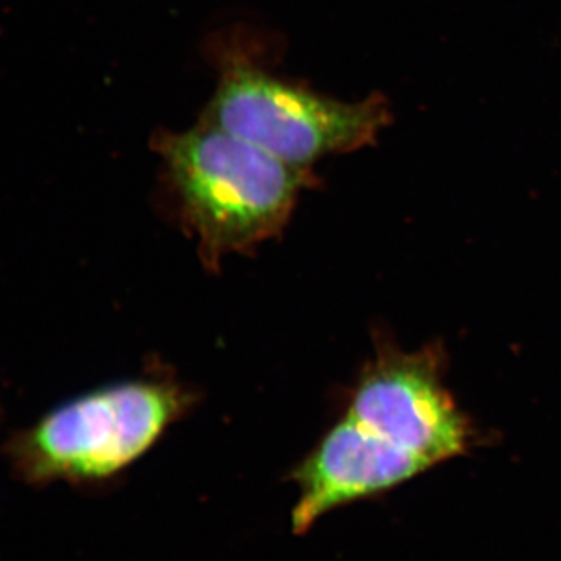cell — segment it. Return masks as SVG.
I'll list each match as a JSON object with an SVG mask.
<instances>
[{"instance_id": "6da1fadb", "label": "cell", "mask_w": 561, "mask_h": 561, "mask_svg": "<svg viewBox=\"0 0 561 561\" xmlns=\"http://www.w3.org/2000/svg\"><path fill=\"white\" fill-rule=\"evenodd\" d=\"M165 184L203 264L214 271L225 256L256 249L286 228L312 169L287 164L209 122L151 139Z\"/></svg>"}, {"instance_id": "7a4b0ae2", "label": "cell", "mask_w": 561, "mask_h": 561, "mask_svg": "<svg viewBox=\"0 0 561 561\" xmlns=\"http://www.w3.org/2000/svg\"><path fill=\"white\" fill-rule=\"evenodd\" d=\"M194 402V393L168 379L111 383L14 432L3 453L31 485L105 482L149 451Z\"/></svg>"}, {"instance_id": "3957f363", "label": "cell", "mask_w": 561, "mask_h": 561, "mask_svg": "<svg viewBox=\"0 0 561 561\" xmlns=\"http://www.w3.org/2000/svg\"><path fill=\"white\" fill-rule=\"evenodd\" d=\"M219 81L202 121L300 169L371 146L390 124L389 102L371 94L342 102L268 70L239 43L214 50Z\"/></svg>"}, {"instance_id": "277c9868", "label": "cell", "mask_w": 561, "mask_h": 561, "mask_svg": "<svg viewBox=\"0 0 561 561\" xmlns=\"http://www.w3.org/2000/svg\"><path fill=\"white\" fill-rule=\"evenodd\" d=\"M432 467L435 461L400 435L346 413L290 472L298 489L291 531L305 535L335 508L386 493Z\"/></svg>"}]
</instances>
